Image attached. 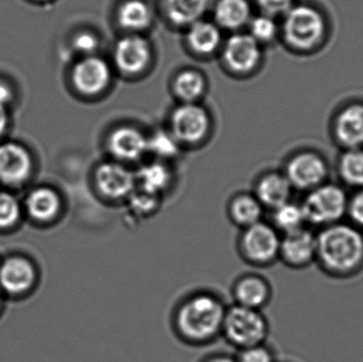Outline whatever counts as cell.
<instances>
[{"label": "cell", "mask_w": 363, "mask_h": 362, "mask_svg": "<svg viewBox=\"0 0 363 362\" xmlns=\"http://www.w3.org/2000/svg\"><path fill=\"white\" fill-rule=\"evenodd\" d=\"M264 206L253 196L241 195L232 200L228 208L230 220L241 230L262 221Z\"/></svg>", "instance_id": "22"}, {"label": "cell", "mask_w": 363, "mask_h": 362, "mask_svg": "<svg viewBox=\"0 0 363 362\" xmlns=\"http://www.w3.org/2000/svg\"><path fill=\"white\" fill-rule=\"evenodd\" d=\"M228 304L211 289H196L181 298L172 308L170 325L186 346H204L221 337Z\"/></svg>", "instance_id": "1"}, {"label": "cell", "mask_w": 363, "mask_h": 362, "mask_svg": "<svg viewBox=\"0 0 363 362\" xmlns=\"http://www.w3.org/2000/svg\"><path fill=\"white\" fill-rule=\"evenodd\" d=\"M28 213L36 220L49 221L55 218L61 210V199L52 189L47 187L34 189L26 200Z\"/></svg>", "instance_id": "20"}, {"label": "cell", "mask_w": 363, "mask_h": 362, "mask_svg": "<svg viewBox=\"0 0 363 362\" xmlns=\"http://www.w3.org/2000/svg\"><path fill=\"white\" fill-rule=\"evenodd\" d=\"M252 38H255L258 43H270L277 38L279 28L275 23L274 17L268 15H259L254 18L250 25Z\"/></svg>", "instance_id": "30"}, {"label": "cell", "mask_w": 363, "mask_h": 362, "mask_svg": "<svg viewBox=\"0 0 363 362\" xmlns=\"http://www.w3.org/2000/svg\"><path fill=\"white\" fill-rule=\"evenodd\" d=\"M251 16V8L247 0H218L215 6V17L225 29L243 27Z\"/></svg>", "instance_id": "24"}, {"label": "cell", "mask_w": 363, "mask_h": 362, "mask_svg": "<svg viewBox=\"0 0 363 362\" xmlns=\"http://www.w3.org/2000/svg\"><path fill=\"white\" fill-rule=\"evenodd\" d=\"M72 45L79 53L89 57V55H93V53L97 50L98 40L94 34L89 33V32H81L74 38Z\"/></svg>", "instance_id": "37"}, {"label": "cell", "mask_w": 363, "mask_h": 362, "mask_svg": "<svg viewBox=\"0 0 363 362\" xmlns=\"http://www.w3.org/2000/svg\"><path fill=\"white\" fill-rule=\"evenodd\" d=\"M9 125V115L6 108L0 106V136L4 133Z\"/></svg>", "instance_id": "40"}, {"label": "cell", "mask_w": 363, "mask_h": 362, "mask_svg": "<svg viewBox=\"0 0 363 362\" xmlns=\"http://www.w3.org/2000/svg\"><path fill=\"white\" fill-rule=\"evenodd\" d=\"M152 13L143 0H128L121 4L118 11L119 25L130 31H140L151 23Z\"/></svg>", "instance_id": "25"}, {"label": "cell", "mask_w": 363, "mask_h": 362, "mask_svg": "<svg viewBox=\"0 0 363 362\" xmlns=\"http://www.w3.org/2000/svg\"><path fill=\"white\" fill-rule=\"evenodd\" d=\"M111 79L110 66L101 57L89 55L74 66L72 81L80 93L96 95L108 86Z\"/></svg>", "instance_id": "15"}, {"label": "cell", "mask_w": 363, "mask_h": 362, "mask_svg": "<svg viewBox=\"0 0 363 362\" xmlns=\"http://www.w3.org/2000/svg\"><path fill=\"white\" fill-rule=\"evenodd\" d=\"M236 358L238 362H277L274 351L267 342L238 351Z\"/></svg>", "instance_id": "33"}, {"label": "cell", "mask_w": 363, "mask_h": 362, "mask_svg": "<svg viewBox=\"0 0 363 362\" xmlns=\"http://www.w3.org/2000/svg\"><path fill=\"white\" fill-rule=\"evenodd\" d=\"M31 155L27 149L15 142L0 145V182L23 184L32 172Z\"/></svg>", "instance_id": "13"}, {"label": "cell", "mask_w": 363, "mask_h": 362, "mask_svg": "<svg viewBox=\"0 0 363 362\" xmlns=\"http://www.w3.org/2000/svg\"><path fill=\"white\" fill-rule=\"evenodd\" d=\"M272 222L271 225L277 229L281 235L291 233L296 230L307 227L304 214L300 204L287 202L284 205L272 210Z\"/></svg>", "instance_id": "28"}, {"label": "cell", "mask_w": 363, "mask_h": 362, "mask_svg": "<svg viewBox=\"0 0 363 362\" xmlns=\"http://www.w3.org/2000/svg\"><path fill=\"white\" fill-rule=\"evenodd\" d=\"M96 185L104 197L115 201L129 198L134 193L136 178L121 164L104 163L96 171Z\"/></svg>", "instance_id": "12"}, {"label": "cell", "mask_w": 363, "mask_h": 362, "mask_svg": "<svg viewBox=\"0 0 363 362\" xmlns=\"http://www.w3.org/2000/svg\"><path fill=\"white\" fill-rule=\"evenodd\" d=\"M128 199H130L132 210L140 215H148L157 208V197L142 191L132 193Z\"/></svg>", "instance_id": "36"}, {"label": "cell", "mask_w": 363, "mask_h": 362, "mask_svg": "<svg viewBox=\"0 0 363 362\" xmlns=\"http://www.w3.org/2000/svg\"><path fill=\"white\" fill-rule=\"evenodd\" d=\"M260 57L259 43L250 34H235L224 47V61L233 72L239 74L252 72L259 63Z\"/></svg>", "instance_id": "14"}, {"label": "cell", "mask_w": 363, "mask_h": 362, "mask_svg": "<svg viewBox=\"0 0 363 362\" xmlns=\"http://www.w3.org/2000/svg\"><path fill=\"white\" fill-rule=\"evenodd\" d=\"M262 14L271 17L284 16L294 4L296 0H256Z\"/></svg>", "instance_id": "35"}, {"label": "cell", "mask_w": 363, "mask_h": 362, "mask_svg": "<svg viewBox=\"0 0 363 362\" xmlns=\"http://www.w3.org/2000/svg\"><path fill=\"white\" fill-rule=\"evenodd\" d=\"M233 304L264 310L272 301L273 287L270 281L257 272L241 274L230 286Z\"/></svg>", "instance_id": "9"}, {"label": "cell", "mask_w": 363, "mask_h": 362, "mask_svg": "<svg viewBox=\"0 0 363 362\" xmlns=\"http://www.w3.org/2000/svg\"><path fill=\"white\" fill-rule=\"evenodd\" d=\"M315 264L337 280L355 278L363 271V232L350 222L328 225L315 232Z\"/></svg>", "instance_id": "2"}, {"label": "cell", "mask_w": 363, "mask_h": 362, "mask_svg": "<svg viewBox=\"0 0 363 362\" xmlns=\"http://www.w3.org/2000/svg\"><path fill=\"white\" fill-rule=\"evenodd\" d=\"M347 216L351 225L363 232V188L358 189L357 193L349 198Z\"/></svg>", "instance_id": "34"}, {"label": "cell", "mask_w": 363, "mask_h": 362, "mask_svg": "<svg viewBox=\"0 0 363 362\" xmlns=\"http://www.w3.org/2000/svg\"><path fill=\"white\" fill-rule=\"evenodd\" d=\"M270 323L262 310L230 304L226 310L221 337L237 351L266 344Z\"/></svg>", "instance_id": "4"}, {"label": "cell", "mask_w": 363, "mask_h": 362, "mask_svg": "<svg viewBox=\"0 0 363 362\" xmlns=\"http://www.w3.org/2000/svg\"><path fill=\"white\" fill-rule=\"evenodd\" d=\"M281 237L271 223L259 221L241 230L236 242L237 253L251 267H271L279 261Z\"/></svg>", "instance_id": "6"}, {"label": "cell", "mask_w": 363, "mask_h": 362, "mask_svg": "<svg viewBox=\"0 0 363 362\" xmlns=\"http://www.w3.org/2000/svg\"><path fill=\"white\" fill-rule=\"evenodd\" d=\"M188 44L199 55H211L221 43V33L215 23L196 21L190 25L187 34Z\"/></svg>", "instance_id": "21"}, {"label": "cell", "mask_w": 363, "mask_h": 362, "mask_svg": "<svg viewBox=\"0 0 363 362\" xmlns=\"http://www.w3.org/2000/svg\"><path fill=\"white\" fill-rule=\"evenodd\" d=\"M330 174L325 157L313 150H304L294 154L286 166L285 176L298 191H308L324 184Z\"/></svg>", "instance_id": "7"}, {"label": "cell", "mask_w": 363, "mask_h": 362, "mask_svg": "<svg viewBox=\"0 0 363 362\" xmlns=\"http://www.w3.org/2000/svg\"><path fill=\"white\" fill-rule=\"evenodd\" d=\"M108 149L117 159L136 161L148 151V140L135 128L121 127L111 134Z\"/></svg>", "instance_id": "17"}, {"label": "cell", "mask_w": 363, "mask_h": 362, "mask_svg": "<svg viewBox=\"0 0 363 362\" xmlns=\"http://www.w3.org/2000/svg\"><path fill=\"white\" fill-rule=\"evenodd\" d=\"M292 189L294 187L285 174L273 172L267 174L259 181L255 197L264 208L273 210L290 201Z\"/></svg>", "instance_id": "18"}, {"label": "cell", "mask_w": 363, "mask_h": 362, "mask_svg": "<svg viewBox=\"0 0 363 362\" xmlns=\"http://www.w3.org/2000/svg\"><path fill=\"white\" fill-rule=\"evenodd\" d=\"M13 100V91L11 87L6 83L0 82V106H6Z\"/></svg>", "instance_id": "39"}, {"label": "cell", "mask_w": 363, "mask_h": 362, "mask_svg": "<svg viewBox=\"0 0 363 362\" xmlns=\"http://www.w3.org/2000/svg\"><path fill=\"white\" fill-rule=\"evenodd\" d=\"M21 214L18 201L14 196L0 193V227H12L18 220Z\"/></svg>", "instance_id": "32"}, {"label": "cell", "mask_w": 363, "mask_h": 362, "mask_svg": "<svg viewBox=\"0 0 363 362\" xmlns=\"http://www.w3.org/2000/svg\"><path fill=\"white\" fill-rule=\"evenodd\" d=\"M148 151L160 157H174L178 153L177 140L166 132H157L148 140Z\"/></svg>", "instance_id": "31"}, {"label": "cell", "mask_w": 363, "mask_h": 362, "mask_svg": "<svg viewBox=\"0 0 363 362\" xmlns=\"http://www.w3.org/2000/svg\"><path fill=\"white\" fill-rule=\"evenodd\" d=\"M135 178L142 191L157 197L169 184L170 174L165 166L160 163H152L140 168Z\"/></svg>", "instance_id": "27"}, {"label": "cell", "mask_w": 363, "mask_h": 362, "mask_svg": "<svg viewBox=\"0 0 363 362\" xmlns=\"http://www.w3.org/2000/svg\"><path fill=\"white\" fill-rule=\"evenodd\" d=\"M328 32V19L315 4H296L284 15V40L298 52L317 50L325 42Z\"/></svg>", "instance_id": "3"}, {"label": "cell", "mask_w": 363, "mask_h": 362, "mask_svg": "<svg viewBox=\"0 0 363 362\" xmlns=\"http://www.w3.org/2000/svg\"><path fill=\"white\" fill-rule=\"evenodd\" d=\"M337 170L345 184L363 188V148L345 150L339 157Z\"/></svg>", "instance_id": "26"}, {"label": "cell", "mask_w": 363, "mask_h": 362, "mask_svg": "<svg viewBox=\"0 0 363 362\" xmlns=\"http://www.w3.org/2000/svg\"><path fill=\"white\" fill-rule=\"evenodd\" d=\"M347 203L349 197L342 187L324 183L308 191L300 205L307 227L319 230L341 222L347 216Z\"/></svg>", "instance_id": "5"}, {"label": "cell", "mask_w": 363, "mask_h": 362, "mask_svg": "<svg viewBox=\"0 0 363 362\" xmlns=\"http://www.w3.org/2000/svg\"><path fill=\"white\" fill-rule=\"evenodd\" d=\"M211 0H164L168 18L179 26L191 25L199 21Z\"/></svg>", "instance_id": "23"}, {"label": "cell", "mask_w": 363, "mask_h": 362, "mask_svg": "<svg viewBox=\"0 0 363 362\" xmlns=\"http://www.w3.org/2000/svg\"><path fill=\"white\" fill-rule=\"evenodd\" d=\"M277 362H279V361H277Z\"/></svg>", "instance_id": "41"}, {"label": "cell", "mask_w": 363, "mask_h": 362, "mask_svg": "<svg viewBox=\"0 0 363 362\" xmlns=\"http://www.w3.org/2000/svg\"><path fill=\"white\" fill-rule=\"evenodd\" d=\"M33 280V268L25 259H9L0 269V284L10 293H23L31 286Z\"/></svg>", "instance_id": "19"}, {"label": "cell", "mask_w": 363, "mask_h": 362, "mask_svg": "<svg viewBox=\"0 0 363 362\" xmlns=\"http://www.w3.org/2000/svg\"><path fill=\"white\" fill-rule=\"evenodd\" d=\"M315 232L304 227L281 237L279 261L292 270H304L315 264Z\"/></svg>", "instance_id": "8"}, {"label": "cell", "mask_w": 363, "mask_h": 362, "mask_svg": "<svg viewBox=\"0 0 363 362\" xmlns=\"http://www.w3.org/2000/svg\"><path fill=\"white\" fill-rule=\"evenodd\" d=\"M333 135L345 150L363 148V102H352L339 110L333 121Z\"/></svg>", "instance_id": "10"}, {"label": "cell", "mask_w": 363, "mask_h": 362, "mask_svg": "<svg viewBox=\"0 0 363 362\" xmlns=\"http://www.w3.org/2000/svg\"><path fill=\"white\" fill-rule=\"evenodd\" d=\"M117 68L125 74H138L148 65L150 47L142 36L130 35L121 38L114 50Z\"/></svg>", "instance_id": "16"}, {"label": "cell", "mask_w": 363, "mask_h": 362, "mask_svg": "<svg viewBox=\"0 0 363 362\" xmlns=\"http://www.w3.org/2000/svg\"><path fill=\"white\" fill-rule=\"evenodd\" d=\"M199 362H238L236 355H230L228 353L217 352L211 353L207 356L203 357Z\"/></svg>", "instance_id": "38"}, {"label": "cell", "mask_w": 363, "mask_h": 362, "mask_svg": "<svg viewBox=\"0 0 363 362\" xmlns=\"http://www.w3.org/2000/svg\"><path fill=\"white\" fill-rule=\"evenodd\" d=\"M205 89V81L202 74L194 70L182 72L174 81V91L186 103H194Z\"/></svg>", "instance_id": "29"}, {"label": "cell", "mask_w": 363, "mask_h": 362, "mask_svg": "<svg viewBox=\"0 0 363 362\" xmlns=\"http://www.w3.org/2000/svg\"><path fill=\"white\" fill-rule=\"evenodd\" d=\"M208 125L207 113L194 103L179 106L172 114V134L179 142L187 144L200 142L206 135Z\"/></svg>", "instance_id": "11"}]
</instances>
